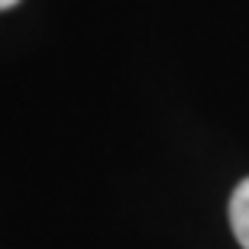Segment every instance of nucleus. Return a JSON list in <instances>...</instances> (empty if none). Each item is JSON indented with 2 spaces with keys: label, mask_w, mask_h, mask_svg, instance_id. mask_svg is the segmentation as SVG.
I'll return each instance as SVG.
<instances>
[{
  "label": "nucleus",
  "mask_w": 249,
  "mask_h": 249,
  "mask_svg": "<svg viewBox=\"0 0 249 249\" xmlns=\"http://www.w3.org/2000/svg\"><path fill=\"white\" fill-rule=\"evenodd\" d=\"M19 0H0V10H10V7H17Z\"/></svg>",
  "instance_id": "f03ea898"
},
{
  "label": "nucleus",
  "mask_w": 249,
  "mask_h": 249,
  "mask_svg": "<svg viewBox=\"0 0 249 249\" xmlns=\"http://www.w3.org/2000/svg\"><path fill=\"white\" fill-rule=\"evenodd\" d=\"M230 230L243 249H249V178H243L230 197Z\"/></svg>",
  "instance_id": "f257e3e1"
}]
</instances>
